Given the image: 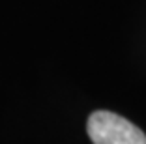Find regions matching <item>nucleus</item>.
Returning a JSON list of instances; mask_svg holds the SVG:
<instances>
[{
    "label": "nucleus",
    "mask_w": 146,
    "mask_h": 144,
    "mask_svg": "<svg viewBox=\"0 0 146 144\" xmlns=\"http://www.w3.org/2000/svg\"><path fill=\"white\" fill-rule=\"evenodd\" d=\"M86 131L94 144H146V135L141 127L111 110L92 112Z\"/></svg>",
    "instance_id": "f257e3e1"
}]
</instances>
